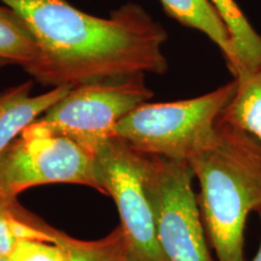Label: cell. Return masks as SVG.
<instances>
[{
  "instance_id": "cell-1",
  "label": "cell",
  "mask_w": 261,
  "mask_h": 261,
  "mask_svg": "<svg viewBox=\"0 0 261 261\" xmlns=\"http://www.w3.org/2000/svg\"><path fill=\"white\" fill-rule=\"evenodd\" d=\"M24 19L39 54L25 71L55 87L163 74L168 62L162 47L167 32L137 4H126L102 18L65 0H0Z\"/></svg>"
},
{
  "instance_id": "cell-2",
  "label": "cell",
  "mask_w": 261,
  "mask_h": 261,
  "mask_svg": "<svg viewBox=\"0 0 261 261\" xmlns=\"http://www.w3.org/2000/svg\"><path fill=\"white\" fill-rule=\"evenodd\" d=\"M201 188V210L218 261H246L244 227L261 212V146L253 137L218 122L211 148L189 160Z\"/></svg>"
},
{
  "instance_id": "cell-3",
  "label": "cell",
  "mask_w": 261,
  "mask_h": 261,
  "mask_svg": "<svg viewBox=\"0 0 261 261\" xmlns=\"http://www.w3.org/2000/svg\"><path fill=\"white\" fill-rule=\"evenodd\" d=\"M236 89L233 79L190 99L143 103L117 123L114 136L144 154L189 161L215 143L218 122Z\"/></svg>"
},
{
  "instance_id": "cell-4",
  "label": "cell",
  "mask_w": 261,
  "mask_h": 261,
  "mask_svg": "<svg viewBox=\"0 0 261 261\" xmlns=\"http://www.w3.org/2000/svg\"><path fill=\"white\" fill-rule=\"evenodd\" d=\"M47 184L85 185L100 192L93 152L34 121L0 155V192L17 197Z\"/></svg>"
},
{
  "instance_id": "cell-5",
  "label": "cell",
  "mask_w": 261,
  "mask_h": 261,
  "mask_svg": "<svg viewBox=\"0 0 261 261\" xmlns=\"http://www.w3.org/2000/svg\"><path fill=\"white\" fill-rule=\"evenodd\" d=\"M188 161L150 155L145 188L162 261H213Z\"/></svg>"
},
{
  "instance_id": "cell-6",
  "label": "cell",
  "mask_w": 261,
  "mask_h": 261,
  "mask_svg": "<svg viewBox=\"0 0 261 261\" xmlns=\"http://www.w3.org/2000/svg\"><path fill=\"white\" fill-rule=\"evenodd\" d=\"M149 161L150 155L116 136L94 151L100 194L110 195L115 201L132 261H162L154 212L145 188Z\"/></svg>"
},
{
  "instance_id": "cell-7",
  "label": "cell",
  "mask_w": 261,
  "mask_h": 261,
  "mask_svg": "<svg viewBox=\"0 0 261 261\" xmlns=\"http://www.w3.org/2000/svg\"><path fill=\"white\" fill-rule=\"evenodd\" d=\"M145 75L74 87L37 120L93 152L114 136V128L137 107L151 99Z\"/></svg>"
},
{
  "instance_id": "cell-8",
  "label": "cell",
  "mask_w": 261,
  "mask_h": 261,
  "mask_svg": "<svg viewBox=\"0 0 261 261\" xmlns=\"http://www.w3.org/2000/svg\"><path fill=\"white\" fill-rule=\"evenodd\" d=\"M33 81H25L0 92V155L31 123L37 121L71 90L55 87L32 96Z\"/></svg>"
},
{
  "instance_id": "cell-9",
  "label": "cell",
  "mask_w": 261,
  "mask_h": 261,
  "mask_svg": "<svg viewBox=\"0 0 261 261\" xmlns=\"http://www.w3.org/2000/svg\"><path fill=\"white\" fill-rule=\"evenodd\" d=\"M167 14L185 27L203 33L217 45L234 77L242 70L234 42L215 6L211 0H160Z\"/></svg>"
},
{
  "instance_id": "cell-10",
  "label": "cell",
  "mask_w": 261,
  "mask_h": 261,
  "mask_svg": "<svg viewBox=\"0 0 261 261\" xmlns=\"http://www.w3.org/2000/svg\"><path fill=\"white\" fill-rule=\"evenodd\" d=\"M234 80L236 93L224 109L220 121L246 132L261 146V63L244 68Z\"/></svg>"
},
{
  "instance_id": "cell-11",
  "label": "cell",
  "mask_w": 261,
  "mask_h": 261,
  "mask_svg": "<svg viewBox=\"0 0 261 261\" xmlns=\"http://www.w3.org/2000/svg\"><path fill=\"white\" fill-rule=\"evenodd\" d=\"M58 230L29 213L17 197L0 192V256L8 257L23 240L57 242Z\"/></svg>"
},
{
  "instance_id": "cell-12",
  "label": "cell",
  "mask_w": 261,
  "mask_h": 261,
  "mask_svg": "<svg viewBox=\"0 0 261 261\" xmlns=\"http://www.w3.org/2000/svg\"><path fill=\"white\" fill-rule=\"evenodd\" d=\"M38 54L37 40L24 19L8 5H0V60L25 69Z\"/></svg>"
},
{
  "instance_id": "cell-13",
  "label": "cell",
  "mask_w": 261,
  "mask_h": 261,
  "mask_svg": "<svg viewBox=\"0 0 261 261\" xmlns=\"http://www.w3.org/2000/svg\"><path fill=\"white\" fill-rule=\"evenodd\" d=\"M232 35L237 55L244 68L261 63V35L249 23L234 0H211Z\"/></svg>"
},
{
  "instance_id": "cell-14",
  "label": "cell",
  "mask_w": 261,
  "mask_h": 261,
  "mask_svg": "<svg viewBox=\"0 0 261 261\" xmlns=\"http://www.w3.org/2000/svg\"><path fill=\"white\" fill-rule=\"evenodd\" d=\"M74 261H132L121 227L98 241H80L65 234Z\"/></svg>"
},
{
  "instance_id": "cell-15",
  "label": "cell",
  "mask_w": 261,
  "mask_h": 261,
  "mask_svg": "<svg viewBox=\"0 0 261 261\" xmlns=\"http://www.w3.org/2000/svg\"><path fill=\"white\" fill-rule=\"evenodd\" d=\"M65 234L58 231L57 242L23 240L16 244L10 261H74L70 248L65 242Z\"/></svg>"
},
{
  "instance_id": "cell-16",
  "label": "cell",
  "mask_w": 261,
  "mask_h": 261,
  "mask_svg": "<svg viewBox=\"0 0 261 261\" xmlns=\"http://www.w3.org/2000/svg\"><path fill=\"white\" fill-rule=\"evenodd\" d=\"M259 217H260V220H261V212L259 213ZM253 261H261V242H260V247H259V250H257L255 257H254Z\"/></svg>"
},
{
  "instance_id": "cell-17",
  "label": "cell",
  "mask_w": 261,
  "mask_h": 261,
  "mask_svg": "<svg viewBox=\"0 0 261 261\" xmlns=\"http://www.w3.org/2000/svg\"><path fill=\"white\" fill-rule=\"evenodd\" d=\"M6 64H10V63H8V62H6V61H2V60H0V68L4 67V65H6Z\"/></svg>"
},
{
  "instance_id": "cell-18",
  "label": "cell",
  "mask_w": 261,
  "mask_h": 261,
  "mask_svg": "<svg viewBox=\"0 0 261 261\" xmlns=\"http://www.w3.org/2000/svg\"><path fill=\"white\" fill-rule=\"evenodd\" d=\"M0 261H10V260H9V257H6V256H0Z\"/></svg>"
}]
</instances>
